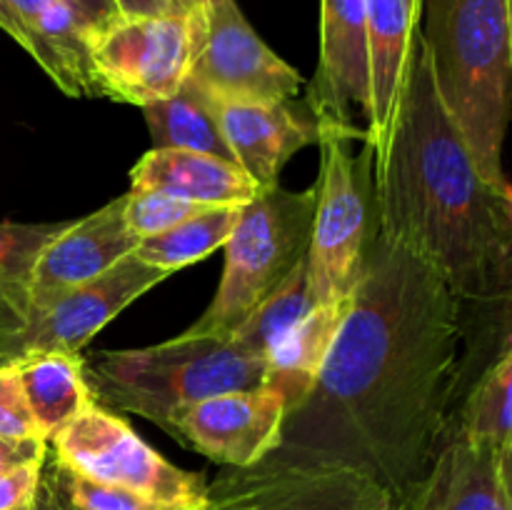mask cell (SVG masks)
Segmentation results:
<instances>
[{"instance_id":"cell-1","label":"cell","mask_w":512,"mask_h":510,"mask_svg":"<svg viewBox=\"0 0 512 510\" xmlns=\"http://www.w3.org/2000/svg\"><path fill=\"white\" fill-rule=\"evenodd\" d=\"M463 300L403 245H373L313 388L273 455L360 470L400 498L455 428Z\"/></svg>"},{"instance_id":"cell-2","label":"cell","mask_w":512,"mask_h":510,"mask_svg":"<svg viewBox=\"0 0 512 510\" xmlns=\"http://www.w3.org/2000/svg\"><path fill=\"white\" fill-rule=\"evenodd\" d=\"M378 233L438 270L463 303H508L510 190L488 183L438 98L423 33L403 93L373 153Z\"/></svg>"},{"instance_id":"cell-3","label":"cell","mask_w":512,"mask_h":510,"mask_svg":"<svg viewBox=\"0 0 512 510\" xmlns=\"http://www.w3.org/2000/svg\"><path fill=\"white\" fill-rule=\"evenodd\" d=\"M438 98L488 183L510 190L503 145L510 123V0H430L423 33Z\"/></svg>"},{"instance_id":"cell-4","label":"cell","mask_w":512,"mask_h":510,"mask_svg":"<svg viewBox=\"0 0 512 510\" xmlns=\"http://www.w3.org/2000/svg\"><path fill=\"white\" fill-rule=\"evenodd\" d=\"M83 370L95 403L153 420L170 433L185 405L265 385L268 360L245 355L228 338L183 333L148 348L98 350L83 358Z\"/></svg>"},{"instance_id":"cell-5","label":"cell","mask_w":512,"mask_h":510,"mask_svg":"<svg viewBox=\"0 0 512 510\" xmlns=\"http://www.w3.org/2000/svg\"><path fill=\"white\" fill-rule=\"evenodd\" d=\"M358 128L318 125L320 178L308 248L315 305L353 298L378 240L373 148Z\"/></svg>"},{"instance_id":"cell-6","label":"cell","mask_w":512,"mask_h":510,"mask_svg":"<svg viewBox=\"0 0 512 510\" xmlns=\"http://www.w3.org/2000/svg\"><path fill=\"white\" fill-rule=\"evenodd\" d=\"M315 188H265L243 205L225 240V268L218 293L203 318L185 333L230 338L243 320L293 273L308 255Z\"/></svg>"},{"instance_id":"cell-7","label":"cell","mask_w":512,"mask_h":510,"mask_svg":"<svg viewBox=\"0 0 512 510\" xmlns=\"http://www.w3.org/2000/svg\"><path fill=\"white\" fill-rule=\"evenodd\" d=\"M63 468L113 488L133 490L188 510H205L208 480L178 468L150 448L118 413L90 403L48 440Z\"/></svg>"},{"instance_id":"cell-8","label":"cell","mask_w":512,"mask_h":510,"mask_svg":"<svg viewBox=\"0 0 512 510\" xmlns=\"http://www.w3.org/2000/svg\"><path fill=\"white\" fill-rule=\"evenodd\" d=\"M190 13L195 45L185 80L208 98L275 103L300 93L298 70L263 43L235 0H203Z\"/></svg>"},{"instance_id":"cell-9","label":"cell","mask_w":512,"mask_h":510,"mask_svg":"<svg viewBox=\"0 0 512 510\" xmlns=\"http://www.w3.org/2000/svg\"><path fill=\"white\" fill-rule=\"evenodd\" d=\"M205 510H395V498L360 470L270 453L208 483Z\"/></svg>"},{"instance_id":"cell-10","label":"cell","mask_w":512,"mask_h":510,"mask_svg":"<svg viewBox=\"0 0 512 510\" xmlns=\"http://www.w3.org/2000/svg\"><path fill=\"white\" fill-rule=\"evenodd\" d=\"M190 10L120 18L90 38V63L100 98L143 105L173 95L193 60Z\"/></svg>"},{"instance_id":"cell-11","label":"cell","mask_w":512,"mask_h":510,"mask_svg":"<svg viewBox=\"0 0 512 510\" xmlns=\"http://www.w3.org/2000/svg\"><path fill=\"white\" fill-rule=\"evenodd\" d=\"M168 273L130 253L83 285L63 290L30 310L28 325L5 345L3 360L28 350L80 353L130 303L163 283Z\"/></svg>"},{"instance_id":"cell-12","label":"cell","mask_w":512,"mask_h":510,"mask_svg":"<svg viewBox=\"0 0 512 510\" xmlns=\"http://www.w3.org/2000/svg\"><path fill=\"white\" fill-rule=\"evenodd\" d=\"M285 398L270 385L225 390L175 413L170 435L225 468L260 463L280 445Z\"/></svg>"},{"instance_id":"cell-13","label":"cell","mask_w":512,"mask_h":510,"mask_svg":"<svg viewBox=\"0 0 512 510\" xmlns=\"http://www.w3.org/2000/svg\"><path fill=\"white\" fill-rule=\"evenodd\" d=\"M308 108L318 125H370L368 10L365 0H320V63Z\"/></svg>"},{"instance_id":"cell-14","label":"cell","mask_w":512,"mask_h":510,"mask_svg":"<svg viewBox=\"0 0 512 510\" xmlns=\"http://www.w3.org/2000/svg\"><path fill=\"white\" fill-rule=\"evenodd\" d=\"M0 28L68 98H100L90 33L65 0H0Z\"/></svg>"},{"instance_id":"cell-15","label":"cell","mask_w":512,"mask_h":510,"mask_svg":"<svg viewBox=\"0 0 512 510\" xmlns=\"http://www.w3.org/2000/svg\"><path fill=\"white\" fill-rule=\"evenodd\" d=\"M510 475L512 458L470 443L455 425L423 478L395 498V510H512Z\"/></svg>"},{"instance_id":"cell-16","label":"cell","mask_w":512,"mask_h":510,"mask_svg":"<svg viewBox=\"0 0 512 510\" xmlns=\"http://www.w3.org/2000/svg\"><path fill=\"white\" fill-rule=\"evenodd\" d=\"M213 105L233 160L260 190L278 185L285 163L298 150L318 143V120L308 103L295 98L275 103L213 100Z\"/></svg>"},{"instance_id":"cell-17","label":"cell","mask_w":512,"mask_h":510,"mask_svg":"<svg viewBox=\"0 0 512 510\" xmlns=\"http://www.w3.org/2000/svg\"><path fill=\"white\" fill-rule=\"evenodd\" d=\"M140 238L125 220V195L80 220H68L40 253L33 270V303L98 278L138 248Z\"/></svg>"},{"instance_id":"cell-18","label":"cell","mask_w":512,"mask_h":510,"mask_svg":"<svg viewBox=\"0 0 512 510\" xmlns=\"http://www.w3.org/2000/svg\"><path fill=\"white\" fill-rule=\"evenodd\" d=\"M423 0H365L368 10L370 125L368 143L378 153L403 93Z\"/></svg>"},{"instance_id":"cell-19","label":"cell","mask_w":512,"mask_h":510,"mask_svg":"<svg viewBox=\"0 0 512 510\" xmlns=\"http://www.w3.org/2000/svg\"><path fill=\"white\" fill-rule=\"evenodd\" d=\"M130 190H158L200 205H245L260 193L240 165L208 153L150 148L130 168Z\"/></svg>"},{"instance_id":"cell-20","label":"cell","mask_w":512,"mask_h":510,"mask_svg":"<svg viewBox=\"0 0 512 510\" xmlns=\"http://www.w3.org/2000/svg\"><path fill=\"white\" fill-rule=\"evenodd\" d=\"M8 360H13L25 405L43 440L53 438L90 403H95L78 353L28 350Z\"/></svg>"},{"instance_id":"cell-21","label":"cell","mask_w":512,"mask_h":510,"mask_svg":"<svg viewBox=\"0 0 512 510\" xmlns=\"http://www.w3.org/2000/svg\"><path fill=\"white\" fill-rule=\"evenodd\" d=\"M353 298L340 303L315 305L278 345L268 353V378L265 385L278 390L288 410H293L308 395L330 353L335 335L348 315ZM285 410V413H288Z\"/></svg>"},{"instance_id":"cell-22","label":"cell","mask_w":512,"mask_h":510,"mask_svg":"<svg viewBox=\"0 0 512 510\" xmlns=\"http://www.w3.org/2000/svg\"><path fill=\"white\" fill-rule=\"evenodd\" d=\"M68 225L0 223V360L3 350L28 325L33 303V270L45 245Z\"/></svg>"},{"instance_id":"cell-23","label":"cell","mask_w":512,"mask_h":510,"mask_svg":"<svg viewBox=\"0 0 512 510\" xmlns=\"http://www.w3.org/2000/svg\"><path fill=\"white\" fill-rule=\"evenodd\" d=\"M143 115L153 138V148L193 150L235 163L220 130L213 100L190 80H185L168 98L143 105Z\"/></svg>"},{"instance_id":"cell-24","label":"cell","mask_w":512,"mask_h":510,"mask_svg":"<svg viewBox=\"0 0 512 510\" xmlns=\"http://www.w3.org/2000/svg\"><path fill=\"white\" fill-rule=\"evenodd\" d=\"M510 385L512 350L510 335H505L495 358L485 365L483 375L475 380L473 390L465 398L463 413L455 420L458 430L470 443L488 445L503 458H512Z\"/></svg>"},{"instance_id":"cell-25","label":"cell","mask_w":512,"mask_h":510,"mask_svg":"<svg viewBox=\"0 0 512 510\" xmlns=\"http://www.w3.org/2000/svg\"><path fill=\"white\" fill-rule=\"evenodd\" d=\"M240 210L243 205H218V208L193 215L163 233L143 238L133 255H138L143 263L165 270L168 275L178 273L223 248L238 223Z\"/></svg>"},{"instance_id":"cell-26","label":"cell","mask_w":512,"mask_h":510,"mask_svg":"<svg viewBox=\"0 0 512 510\" xmlns=\"http://www.w3.org/2000/svg\"><path fill=\"white\" fill-rule=\"evenodd\" d=\"M315 308L308 280V255L293 268V273L243 320L230 335V343L245 355L268 358L270 350Z\"/></svg>"},{"instance_id":"cell-27","label":"cell","mask_w":512,"mask_h":510,"mask_svg":"<svg viewBox=\"0 0 512 510\" xmlns=\"http://www.w3.org/2000/svg\"><path fill=\"white\" fill-rule=\"evenodd\" d=\"M48 458L50 463H53L55 478H58L60 488H63L65 495L83 510H188L180 508V505L163 503V500L145 498V495L133 493V490L113 488V485L95 483V480L83 478V475L63 468V465L53 458L50 450Z\"/></svg>"},{"instance_id":"cell-28","label":"cell","mask_w":512,"mask_h":510,"mask_svg":"<svg viewBox=\"0 0 512 510\" xmlns=\"http://www.w3.org/2000/svg\"><path fill=\"white\" fill-rule=\"evenodd\" d=\"M210 208L213 205L190 203V200L173 198V195L158 193V190H130V193H125V220L140 240L163 233V230Z\"/></svg>"},{"instance_id":"cell-29","label":"cell","mask_w":512,"mask_h":510,"mask_svg":"<svg viewBox=\"0 0 512 510\" xmlns=\"http://www.w3.org/2000/svg\"><path fill=\"white\" fill-rule=\"evenodd\" d=\"M0 438H40L13 360H0Z\"/></svg>"},{"instance_id":"cell-30","label":"cell","mask_w":512,"mask_h":510,"mask_svg":"<svg viewBox=\"0 0 512 510\" xmlns=\"http://www.w3.org/2000/svg\"><path fill=\"white\" fill-rule=\"evenodd\" d=\"M43 460L18 465L0 478V510H28L40 483Z\"/></svg>"},{"instance_id":"cell-31","label":"cell","mask_w":512,"mask_h":510,"mask_svg":"<svg viewBox=\"0 0 512 510\" xmlns=\"http://www.w3.org/2000/svg\"><path fill=\"white\" fill-rule=\"evenodd\" d=\"M28 510H83L80 505H75L73 500L65 495L63 488H60L48 453H45L43 468H40L38 490H35V498H33V503H30Z\"/></svg>"},{"instance_id":"cell-32","label":"cell","mask_w":512,"mask_h":510,"mask_svg":"<svg viewBox=\"0 0 512 510\" xmlns=\"http://www.w3.org/2000/svg\"><path fill=\"white\" fill-rule=\"evenodd\" d=\"M48 453V440L43 438H0V478L18 465L40 460Z\"/></svg>"},{"instance_id":"cell-33","label":"cell","mask_w":512,"mask_h":510,"mask_svg":"<svg viewBox=\"0 0 512 510\" xmlns=\"http://www.w3.org/2000/svg\"><path fill=\"white\" fill-rule=\"evenodd\" d=\"M65 3L83 18V23L88 25L93 35L110 28L115 20L123 18L118 5H115V0H65Z\"/></svg>"},{"instance_id":"cell-34","label":"cell","mask_w":512,"mask_h":510,"mask_svg":"<svg viewBox=\"0 0 512 510\" xmlns=\"http://www.w3.org/2000/svg\"><path fill=\"white\" fill-rule=\"evenodd\" d=\"M123 18H140V15H165L178 13L180 8L175 0H115Z\"/></svg>"},{"instance_id":"cell-35","label":"cell","mask_w":512,"mask_h":510,"mask_svg":"<svg viewBox=\"0 0 512 510\" xmlns=\"http://www.w3.org/2000/svg\"><path fill=\"white\" fill-rule=\"evenodd\" d=\"M203 3V0H178V5L183 10H190V8H195V5H200Z\"/></svg>"},{"instance_id":"cell-36","label":"cell","mask_w":512,"mask_h":510,"mask_svg":"<svg viewBox=\"0 0 512 510\" xmlns=\"http://www.w3.org/2000/svg\"><path fill=\"white\" fill-rule=\"evenodd\" d=\"M175 3H178V0H175Z\"/></svg>"}]
</instances>
